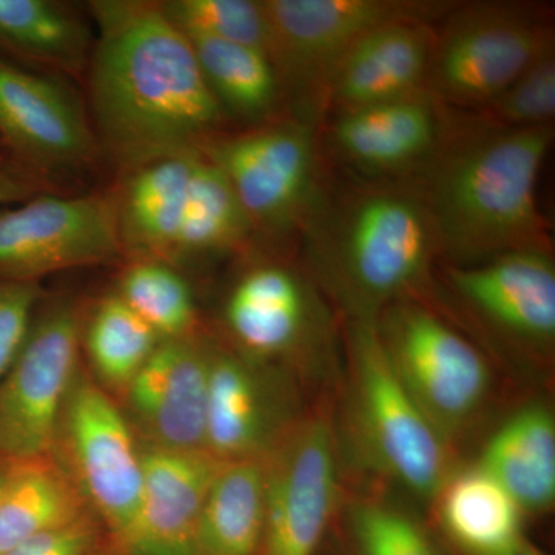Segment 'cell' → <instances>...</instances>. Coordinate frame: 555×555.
Wrapping results in <instances>:
<instances>
[{"instance_id":"cell-1","label":"cell","mask_w":555,"mask_h":555,"mask_svg":"<svg viewBox=\"0 0 555 555\" xmlns=\"http://www.w3.org/2000/svg\"><path fill=\"white\" fill-rule=\"evenodd\" d=\"M96 35L90 102L98 145L127 171L201 152L215 137L219 107L188 36L159 2H90Z\"/></svg>"},{"instance_id":"cell-2","label":"cell","mask_w":555,"mask_h":555,"mask_svg":"<svg viewBox=\"0 0 555 555\" xmlns=\"http://www.w3.org/2000/svg\"><path fill=\"white\" fill-rule=\"evenodd\" d=\"M551 144V126L494 127L444 149L420 199L436 241L467 259L546 248L537 185Z\"/></svg>"},{"instance_id":"cell-3","label":"cell","mask_w":555,"mask_h":555,"mask_svg":"<svg viewBox=\"0 0 555 555\" xmlns=\"http://www.w3.org/2000/svg\"><path fill=\"white\" fill-rule=\"evenodd\" d=\"M80 341L78 310L69 302L33 317L13 366L0 382V459H47L76 377Z\"/></svg>"},{"instance_id":"cell-4","label":"cell","mask_w":555,"mask_h":555,"mask_svg":"<svg viewBox=\"0 0 555 555\" xmlns=\"http://www.w3.org/2000/svg\"><path fill=\"white\" fill-rule=\"evenodd\" d=\"M553 50L550 28L525 11L463 7L434 42L425 87L449 102L486 107Z\"/></svg>"},{"instance_id":"cell-5","label":"cell","mask_w":555,"mask_h":555,"mask_svg":"<svg viewBox=\"0 0 555 555\" xmlns=\"http://www.w3.org/2000/svg\"><path fill=\"white\" fill-rule=\"evenodd\" d=\"M120 254L116 204L107 196L35 195L0 210V280L36 283Z\"/></svg>"},{"instance_id":"cell-6","label":"cell","mask_w":555,"mask_h":555,"mask_svg":"<svg viewBox=\"0 0 555 555\" xmlns=\"http://www.w3.org/2000/svg\"><path fill=\"white\" fill-rule=\"evenodd\" d=\"M378 334L397 377L438 433L463 425L483 403L488 364L440 318L418 306H396Z\"/></svg>"},{"instance_id":"cell-7","label":"cell","mask_w":555,"mask_h":555,"mask_svg":"<svg viewBox=\"0 0 555 555\" xmlns=\"http://www.w3.org/2000/svg\"><path fill=\"white\" fill-rule=\"evenodd\" d=\"M272 33L269 60L280 82L326 93L343 57L369 33L444 11L441 3L403 0H262Z\"/></svg>"},{"instance_id":"cell-8","label":"cell","mask_w":555,"mask_h":555,"mask_svg":"<svg viewBox=\"0 0 555 555\" xmlns=\"http://www.w3.org/2000/svg\"><path fill=\"white\" fill-rule=\"evenodd\" d=\"M334 243L350 292L363 305L378 306L414 286L437 241L420 199L386 190L353 201Z\"/></svg>"},{"instance_id":"cell-9","label":"cell","mask_w":555,"mask_h":555,"mask_svg":"<svg viewBox=\"0 0 555 555\" xmlns=\"http://www.w3.org/2000/svg\"><path fill=\"white\" fill-rule=\"evenodd\" d=\"M356 357L361 415L379 462L415 494H437L447 452L437 427L397 377L374 324L358 327Z\"/></svg>"},{"instance_id":"cell-10","label":"cell","mask_w":555,"mask_h":555,"mask_svg":"<svg viewBox=\"0 0 555 555\" xmlns=\"http://www.w3.org/2000/svg\"><path fill=\"white\" fill-rule=\"evenodd\" d=\"M61 423L80 491L119 539L137 516L144 485L142 452L126 418L100 386L80 377Z\"/></svg>"},{"instance_id":"cell-11","label":"cell","mask_w":555,"mask_h":555,"mask_svg":"<svg viewBox=\"0 0 555 555\" xmlns=\"http://www.w3.org/2000/svg\"><path fill=\"white\" fill-rule=\"evenodd\" d=\"M201 152L217 164L255 228H286L301 214L313 184L310 131L298 124L208 139Z\"/></svg>"},{"instance_id":"cell-12","label":"cell","mask_w":555,"mask_h":555,"mask_svg":"<svg viewBox=\"0 0 555 555\" xmlns=\"http://www.w3.org/2000/svg\"><path fill=\"white\" fill-rule=\"evenodd\" d=\"M0 138L28 171L89 164L98 141L78 98L61 80L0 60Z\"/></svg>"},{"instance_id":"cell-13","label":"cell","mask_w":555,"mask_h":555,"mask_svg":"<svg viewBox=\"0 0 555 555\" xmlns=\"http://www.w3.org/2000/svg\"><path fill=\"white\" fill-rule=\"evenodd\" d=\"M334 438L326 422H310L283 444L266 469L262 555H313L335 494Z\"/></svg>"},{"instance_id":"cell-14","label":"cell","mask_w":555,"mask_h":555,"mask_svg":"<svg viewBox=\"0 0 555 555\" xmlns=\"http://www.w3.org/2000/svg\"><path fill=\"white\" fill-rule=\"evenodd\" d=\"M138 513L118 542L126 555H199L201 511L222 465L207 452L152 447L142 452Z\"/></svg>"},{"instance_id":"cell-15","label":"cell","mask_w":555,"mask_h":555,"mask_svg":"<svg viewBox=\"0 0 555 555\" xmlns=\"http://www.w3.org/2000/svg\"><path fill=\"white\" fill-rule=\"evenodd\" d=\"M210 353L189 337L163 339L131 379V409L152 447L206 452Z\"/></svg>"},{"instance_id":"cell-16","label":"cell","mask_w":555,"mask_h":555,"mask_svg":"<svg viewBox=\"0 0 555 555\" xmlns=\"http://www.w3.org/2000/svg\"><path fill=\"white\" fill-rule=\"evenodd\" d=\"M452 284L496 327L531 339L555 337V269L547 248H517L452 269Z\"/></svg>"},{"instance_id":"cell-17","label":"cell","mask_w":555,"mask_h":555,"mask_svg":"<svg viewBox=\"0 0 555 555\" xmlns=\"http://www.w3.org/2000/svg\"><path fill=\"white\" fill-rule=\"evenodd\" d=\"M433 46L425 22L383 25L343 57L328 80L327 96L345 112L422 94Z\"/></svg>"},{"instance_id":"cell-18","label":"cell","mask_w":555,"mask_h":555,"mask_svg":"<svg viewBox=\"0 0 555 555\" xmlns=\"http://www.w3.org/2000/svg\"><path fill=\"white\" fill-rule=\"evenodd\" d=\"M335 145L363 169L400 170L433 152L438 120L423 94L339 113L332 129Z\"/></svg>"},{"instance_id":"cell-19","label":"cell","mask_w":555,"mask_h":555,"mask_svg":"<svg viewBox=\"0 0 555 555\" xmlns=\"http://www.w3.org/2000/svg\"><path fill=\"white\" fill-rule=\"evenodd\" d=\"M199 153L171 156L129 171L115 201L124 254L164 262L171 258Z\"/></svg>"},{"instance_id":"cell-20","label":"cell","mask_w":555,"mask_h":555,"mask_svg":"<svg viewBox=\"0 0 555 555\" xmlns=\"http://www.w3.org/2000/svg\"><path fill=\"white\" fill-rule=\"evenodd\" d=\"M308 313V297L298 278L278 266H261L241 278L225 308L232 334L258 356L291 349L305 331Z\"/></svg>"},{"instance_id":"cell-21","label":"cell","mask_w":555,"mask_h":555,"mask_svg":"<svg viewBox=\"0 0 555 555\" xmlns=\"http://www.w3.org/2000/svg\"><path fill=\"white\" fill-rule=\"evenodd\" d=\"M480 469L516 500L521 511H545L555 499V423L543 406L521 409L496 430Z\"/></svg>"},{"instance_id":"cell-22","label":"cell","mask_w":555,"mask_h":555,"mask_svg":"<svg viewBox=\"0 0 555 555\" xmlns=\"http://www.w3.org/2000/svg\"><path fill=\"white\" fill-rule=\"evenodd\" d=\"M266 521V469L258 459L222 463L208 486L199 555H259Z\"/></svg>"},{"instance_id":"cell-23","label":"cell","mask_w":555,"mask_h":555,"mask_svg":"<svg viewBox=\"0 0 555 555\" xmlns=\"http://www.w3.org/2000/svg\"><path fill=\"white\" fill-rule=\"evenodd\" d=\"M0 492V554L83 517V494L47 459L10 462Z\"/></svg>"},{"instance_id":"cell-24","label":"cell","mask_w":555,"mask_h":555,"mask_svg":"<svg viewBox=\"0 0 555 555\" xmlns=\"http://www.w3.org/2000/svg\"><path fill=\"white\" fill-rule=\"evenodd\" d=\"M268 411L257 377L232 356H210L206 452L218 462L257 459L268 436Z\"/></svg>"},{"instance_id":"cell-25","label":"cell","mask_w":555,"mask_h":555,"mask_svg":"<svg viewBox=\"0 0 555 555\" xmlns=\"http://www.w3.org/2000/svg\"><path fill=\"white\" fill-rule=\"evenodd\" d=\"M93 35L78 11L53 0H0V50L42 67L78 75Z\"/></svg>"},{"instance_id":"cell-26","label":"cell","mask_w":555,"mask_h":555,"mask_svg":"<svg viewBox=\"0 0 555 555\" xmlns=\"http://www.w3.org/2000/svg\"><path fill=\"white\" fill-rule=\"evenodd\" d=\"M440 516L448 534L470 555H496L521 539V507L483 469L449 481Z\"/></svg>"},{"instance_id":"cell-27","label":"cell","mask_w":555,"mask_h":555,"mask_svg":"<svg viewBox=\"0 0 555 555\" xmlns=\"http://www.w3.org/2000/svg\"><path fill=\"white\" fill-rule=\"evenodd\" d=\"M251 230L228 177L201 152L170 259L222 254L238 247Z\"/></svg>"},{"instance_id":"cell-28","label":"cell","mask_w":555,"mask_h":555,"mask_svg":"<svg viewBox=\"0 0 555 555\" xmlns=\"http://www.w3.org/2000/svg\"><path fill=\"white\" fill-rule=\"evenodd\" d=\"M184 35L222 112L228 109L250 120L273 112L281 82L264 51L206 36Z\"/></svg>"},{"instance_id":"cell-29","label":"cell","mask_w":555,"mask_h":555,"mask_svg":"<svg viewBox=\"0 0 555 555\" xmlns=\"http://www.w3.org/2000/svg\"><path fill=\"white\" fill-rule=\"evenodd\" d=\"M163 341L118 294L102 299L86 332L94 371L108 386L127 389Z\"/></svg>"},{"instance_id":"cell-30","label":"cell","mask_w":555,"mask_h":555,"mask_svg":"<svg viewBox=\"0 0 555 555\" xmlns=\"http://www.w3.org/2000/svg\"><path fill=\"white\" fill-rule=\"evenodd\" d=\"M118 295L160 339L189 337L195 302L184 278L158 259H134L120 278Z\"/></svg>"},{"instance_id":"cell-31","label":"cell","mask_w":555,"mask_h":555,"mask_svg":"<svg viewBox=\"0 0 555 555\" xmlns=\"http://www.w3.org/2000/svg\"><path fill=\"white\" fill-rule=\"evenodd\" d=\"M159 5L182 33L254 47L269 56L272 33L262 0H169Z\"/></svg>"},{"instance_id":"cell-32","label":"cell","mask_w":555,"mask_h":555,"mask_svg":"<svg viewBox=\"0 0 555 555\" xmlns=\"http://www.w3.org/2000/svg\"><path fill=\"white\" fill-rule=\"evenodd\" d=\"M485 108L492 120L505 129L550 126L555 116L554 50L525 69Z\"/></svg>"},{"instance_id":"cell-33","label":"cell","mask_w":555,"mask_h":555,"mask_svg":"<svg viewBox=\"0 0 555 555\" xmlns=\"http://www.w3.org/2000/svg\"><path fill=\"white\" fill-rule=\"evenodd\" d=\"M352 529L360 555H440L420 526L392 507L358 506Z\"/></svg>"},{"instance_id":"cell-34","label":"cell","mask_w":555,"mask_h":555,"mask_svg":"<svg viewBox=\"0 0 555 555\" xmlns=\"http://www.w3.org/2000/svg\"><path fill=\"white\" fill-rule=\"evenodd\" d=\"M38 301V284L0 280V382L20 356Z\"/></svg>"},{"instance_id":"cell-35","label":"cell","mask_w":555,"mask_h":555,"mask_svg":"<svg viewBox=\"0 0 555 555\" xmlns=\"http://www.w3.org/2000/svg\"><path fill=\"white\" fill-rule=\"evenodd\" d=\"M93 545V528L82 517L75 524L35 537L0 555H90Z\"/></svg>"},{"instance_id":"cell-36","label":"cell","mask_w":555,"mask_h":555,"mask_svg":"<svg viewBox=\"0 0 555 555\" xmlns=\"http://www.w3.org/2000/svg\"><path fill=\"white\" fill-rule=\"evenodd\" d=\"M31 171L21 166L11 155L0 153V206L22 203L36 195Z\"/></svg>"},{"instance_id":"cell-37","label":"cell","mask_w":555,"mask_h":555,"mask_svg":"<svg viewBox=\"0 0 555 555\" xmlns=\"http://www.w3.org/2000/svg\"><path fill=\"white\" fill-rule=\"evenodd\" d=\"M496 555H546L543 551H540L539 547L531 545L528 540H525L521 537L517 543H514L513 546L507 547L506 551Z\"/></svg>"},{"instance_id":"cell-38","label":"cell","mask_w":555,"mask_h":555,"mask_svg":"<svg viewBox=\"0 0 555 555\" xmlns=\"http://www.w3.org/2000/svg\"><path fill=\"white\" fill-rule=\"evenodd\" d=\"M10 462L7 460L0 459V492H2L3 485H5L7 477H9L10 473Z\"/></svg>"}]
</instances>
